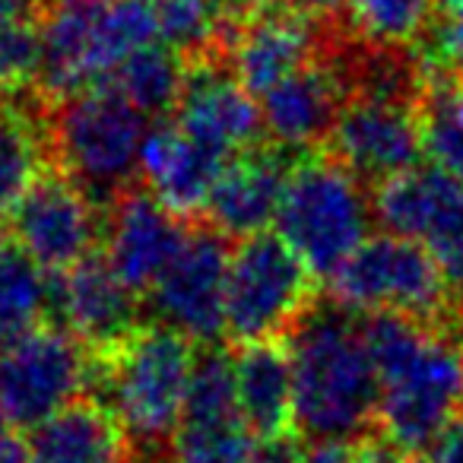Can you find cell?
Wrapping results in <instances>:
<instances>
[{
	"label": "cell",
	"instance_id": "cell-28",
	"mask_svg": "<svg viewBox=\"0 0 463 463\" xmlns=\"http://www.w3.org/2000/svg\"><path fill=\"white\" fill-rule=\"evenodd\" d=\"M39 77V29L0 26V99L16 96Z\"/></svg>",
	"mask_w": 463,
	"mask_h": 463
},
{
	"label": "cell",
	"instance_id": "cell-17",
	"mask_svg": "<svg viewBox=\"0 0 463 463\" xmlns=\"http://www.w3.org/2000/svg\"><path fill=\"white\" fill-rule=\"evenodd\" d=\"M52 311L92 355L121 346L140 327L137 296L115 277L109 260L90 258L58 273L52 286Z\"/></svg>",
	"mask_w": 463,
	"mask_h": 463
},
{
	"label": "cell",
	"instance_id": "cell-21",
	"mask_svg": "<svg viewBox=\"0 0 463 463\" xmlns=\"http://www.w3.org/2000/svg\"><path fill=\"white\" fill-rule=\"evenodd\" d=\"M235 391L245 425L260 444H277L296 431V391L286 340L245 343L232 355Z\"/></svg>",
	"mask_w": 463,
	"mask_h": 463
},
{
	"label": "cell",
	"instance_id": "cell-18",
	"mask_svg": "<svg viewBox=\"0 0 463 463\" xmlns=\"http://www.w3.org/2000/svg\"><path fill=\"white\" fill-rule=\"evenodd\" d=\"M346 99L349 90L340 64L317 58L315 64L260 96L264 134L283 149L311 153V146L330 140Z\"/></svg>",
	"mask_w": 463,
	"mask_h": 463
},
{
	"label": "cell",
	"instance_id": "cell-16",
	"mask_svg": "<svg viewBox=\"0 0 463 463\" xmlns=\"http://www.w3.org/2000/svg\"><path fill=\"white\" fill-rule=\"evenodd\" d=\"M172 121L225 159L254 149L264 134L260 105L219 58H203L194 64Z\"/></svg>",
	"mask_w": 463,
	"mask_h": 463
},
{
	"label": "cell",
	"instance_id": "cell-8",
	"mask_svg": "<svg viewBox=\"0 0 463 463\" xmlns=\"http://www.w3.org/2000/svg\"><path fill=\"white\" fill-rule=\"evenodd\" d=\"M315 305V277L273 232L232 248L225 292V336L232 343L283 340Z\"/></svg>",
	"mask_w": 463,
	"mask_h": 463
},
{
	"label": "cell",
	"instance_id": "cell-38",
	"mask_svg": "<svg viewBox=\"0 0 463 463\" xmlns=\"http://www.w3.org/2000/svg\"><path fill=\"white\" fill-rule=\"evenodd\" d=\"M460 410H463V387H460Z\"/></svg>",
	"mask_w": 463,
	"mask_h": 463
},
{
	"label": "cell",
	"instance_id": "cell-22",
	"mask_svg": "<svg viewBox=\"0 0 463 463\" xmlns=\"http://www.w3.org/2000/svg\"><path fill=\"white\" fill-rule=\"evenodd\" d=\"M128 441L99 400H80L29 438V463H130Z\"/></svg>",
	"mask_w": 463,
	"mask_h": 463
},
{
	"label": "cell",
	"instance_id": "cell-7",
	"mask_svg": "<svg viewBox=\"0 0 463 463\" xmlns=\"http://www.w3.org/2000/svg\"><path fill=\"white\" fill-rule=\"evenodd\" d=\"M330 296L355 315L387 311L431 327L457 305L435 258L422 245L391 232L368 239L330 277Z\"/></svg>",
	"mask_w": 463,
	"mask_h": 463
},
{
	"label": "cell",
	"instance_id": "cell-10",
	"mask_svg": "<svg viewBox=\"0 0 463 463\" xmlns=\"http://www.w3.org/2000/svg\"><path fill=\"white\" fill-rule=\"evenodd\" d=\"M232 248L213 225L187 232L184 245L149 292V305L162 327L191 343H213L225 336V292H229Z\"/></svg>",
	"mask_w": 463,
	"mask_h": 463
},
{
	"label": "cell",
	"instance_id": "cell-37",
	"mask_svg": "<svg viewBox=\"0 0 463 463\" xmlns=\"http://www.w3.org/2000/svg\"><path fill=\"white\" fill-rule=\"evenodd\" d=\"M225 4H229V7H232V4H245V7H248V4H251V0H225Z\"/></svg>",
	"mask_w": 463,
	"mask_h": 463
},
{
	"label": "cell",
	"instance_id": "cell-5",
	"mask_svg": "<svg viewBox=\"0 0 463 463\" xmlns=\"http://www.w3.org/2000/svg\"><path fill=\"white\" fill-rule=\"evenodd\" d=\"M48 134L61 172L96 203L111 206L140 175L149 124L121 92L96 86L58 102Z\"/></svg>",
	"mask_w": 463,
	"mask_h": 463
},
{
	"label": "cell",
	"instance_id": "cell-26",
	"mask_svg": "<svg viewBox=\"0 0 463 463\" xmlns=\"http://www.w3.org/2000/svg\"><path fill=\"white\" fill-rule=\"evenodd\" d=\"M343 14L362 45L406 52L435 26V0H346Z\"/></svg>",
	"mask_w": 463,
	"mask_h": 463
},
{
	"label": "cell",
	"instance_id": "cell-25",
	"mask_svg": "<svg viewBox=\"0 0 463 463\" xmlns=\"http://www.w3.org/2000/svg\"><path fill=\"white\" fill-rule=\"evenodd\" d=\"M187 73L191 71H187V64H184V54L162 45V42H156V45H146L137 54H130V58L111 73L105 86L121 92L140 115L162 118L178 109Z\"/></svg>",
	"mask_w": 463,
	"mask_h": 463
},
{
	"label": "cell",
	"instance_id": "cell-33",
	"mask_svg": "<svg viewBox=\"0 0 463 463\" xmlns=\"http://www.w3.org/2000/svg\"><path fill=\"white\" fill-rule=\"evenodd\" d=\"M359 463H416V457L406 454V450L397 448V444H391L387 438H381V441L362 444Z\"/></svg>",
	"mask_w": 463,
	"mask_h": 463
},
{
	"label": "cell",
	"instance_id": "cell-11",
	"mask_svg": "<svg viewBox=\"0 0 463 463\" xmlns=\"http://www.w3.org/2000/svg\"><path fill=\"white\" fill-rule=\"evenodd\" d=\"M222 54L235 80L260 99L321 58V29L283 0H251L232 14Z\"/></svg>",
	"mask_w": 463,
	"mask_h": 463
},
{
	"label": "cell",
	"instance_id": "cell-24",
	"mask_svg": "<svg viewBox=\"0 0 463 463\" xmlns=\"http://www.w3.org/2000/svg\"><path fill=\"white\" fill-rule=\"evenodd\" d=\"M48 270L35 264L10 235H0V343L42 327L52 311Z\"/></svg>",
	"mask_w": 463,
	"mask_h": 463
},
{
	"label": "cell",
	"instance_id": "cell-27",
	"mask_svg": "<svg viewBox=\"0 0 463 463\" xmlns=\"http://www.w3.org/2000/svg\"><path fill=\"white\" fill-rule=\"evenodd\" d=\"M419 115H422L425 153L444 172L463 178V73L425 77L419 92Z\"/></svg>",
	"mask_w": 463,
	"mask_h": 463
},
{
	"label": "cell",
	"instance_id": "cell-31",
	"mask_svg": "<svg viewBox=\"0 0 463 463\" xmlns=\"http://www.w3.org/2000/svg\"><path fill=\"white\" fill-rule=\"evenodd\" d=\"M296 463H359V448L353 441H311Z\"/></svg>",
	"mask_w": 463,
	"mask_h": 463
},
{
	"label": "cell",
	"instance_id": "cell-12",
	"mask_svg": "<svg viewBox=\"0 0 463 463\" xmlns=\"http://www.w3.org/2000/svg\"><path fill=\"white\" fill-rule=\"evenodd\" d=\"M260 441L239 410L235 365L219 346L197 353L181 422L172 435V463H251Z\"/></svg>",
	"mask_w": 463,
	"mask_h": 463
},
{
	"label": "cell",
	"instance_id": "cell-30",
	"mask_svg": "<svg viewBox=\"0 0 463 463\" xmlns=\"http://www.w3.org/2000/svg\"><path fill=\"white\" fill-rule=\"evenodd\" d=\"M419 457V463H463V419H454Z\"/></svg>",
	"mask_w": 463,
	"mask_h": 463
},
{
	"label": "cell",
	"instance_id": "cell-15",
	"mask_svg": "<svg viewBox=\"0 0 463 463\" xmlns=\"http://www.w3.org/2000/svg\"><path fill=\"white\" fill-rule=\"evenodd\" d=\"M105 260L134 296H149L187 239L184 219L149 191H128L105 213Z\"/></svg>",
	"mask_w": 463,
	"mask_h": 463
},
{
	"label": "cell",
	"instance_id": "cell-23",
	"mask_svg": "<svg viewBox=\"0 0 463 463\" xmlns=\"http://www.w3.org/2000/svg\"><path fill=\"white\" fill-rule=\"evenodd\" d=\"M52 134L23 105H0V225L10 222L29 187L48 172Z\"/></svg>",
	"mask_w": 463,
	"mask_h": 463
},
{
	"label": "cell",
	"instance_id": "cell-20",
	"mask_svg": "<svg viewBox=\"0 0 463 463\" xmlns=\"http://www.w3.org/2000/svg\"><path fill=\"white\" fill-rule=\"evenodd\" d=\"M232 159L187 137L175 121L149 128L140 156V178L146 191L175 216L206 213L210 194Z\"/></svg>",
	"mask_w": 463,
	"mask_h": 463
},
{
	"label": "cell",
	"instance_id": "cell-32",
	"mask_svg": "<svg viewBox=\"0 0 463 463\" xmlns=\"http://www.w3.org/2000/svg\"><path fill=\"white\" fill-rule=\"evenodd\" d=\"M54 0H0V26H33Z\"/></svg>",
	"mask_w": 463,
	"mask_h": 463
},
{
	"label": "cell",
	"instance_id": "cell-3",
	"mask_svg": "<svg viewBox=\"0 0 463 463\" xmlns=\"http://www.w3.org/2000/svg\"><path fill=\"white\" fill-rule=\"evenodd\" d=\"M197 343L162 324L137 327L121 346L96 355L99 403L111 412L128 441L130 457L156 463L172 448V435L181 422L187 387L197 365Z\"/></svg>",
	"mask_w": 463,
	"mask_h": 463
},
{
	"label": "cell",
	"instance_id": "cell-14",
	"mask_svg": "<svg viewBox=\"0 0 463 463\" xmlns=\"http://www.w3.org/2000/svg\"><path fill=\"white\" fill-rule=\"evenodd\" d=\"M327 143L330 156L353 175L384 184L416 168L425 153L419 99L355 92L343 105Z\"/></svg>",
	"mask_w": 463,
	"mask_h": 463
},
{
	"label": "cell",
	"instance_id": "cell-1",
	"mask_svg": "<svg viewBox=\"0 0 463 463\" xmlns=\"http://www.w3.org/2000/svg\"><path fill=\"white\" fill-rule=\"evenodd\" d=\"M292 359L296 435L355 441L378 425V372L362 315L340 302H315L283 336Z\"/></svg>",
	"mask_w": 463,
	"mask_h": 463
},
{
	"label": "cell",
	"instance_id": "cell-6",
	"mask_svg": "<svg viewBox=\"0 0 463 463\" xmlns=\"http://www.w3.org/2000/svg\"><path fill=\"white\" fill-rule=\"evenodd\" d=\"M96 378V355L67 327L42 324L0 343V425L35 431L83 400Z\"/></svg>",
	"mask_w": 463,
	"mask_h": 463
},
{
	"label": "cell",
	"instance_id": "cell-9",
	"mask_svg": "<svg viewBox=\"0 0 463 463\" xmlns=\"http://www.w3.org/2000/svg\"><path fill=\"white\" fill-rule=\"evenodd\" d=\"M374 222L435 258L454 302H463V178L416 165L374 191Z\"/></svg>",
	"mask_w": 463,
	"mask_h": 463
},
{
	"label": "cell",
	"instance_id": "cell-19",
	"mask_svg": "<svg viewBox=\"0 0 463 463\" xmlns=\"http://www.w3.org/2000/svg\"><path fill=\"white\" fill-rule=\"evenodd\" d=\"M292 162L277 149H248L222 168L206 203V216L225 239H254L277 222Z\"/></svg>",
	"mask_w": 463,
	"mask_h": 463
},
{
	"label": "cell",
	"instance_id": "cell-35",
	"mask_svg": "<svg viewBox=\"0 0 463 463\" xmlns=\"http://www.w3.org/2000/svg\"><path fill=\"white\" fill-rule=\"evenodd\" d=\"M298 450L296 444L286 438V441H277V444H260L258 457L251 463H296Z\"/></svg>",
	"mask_w": 463,
	"mask_h": 463
},
{
	"label": "cell",
	"instance_id": "cell-36",
	"mask_svg": "<svg viewBox=\"0 0 463 463\" xmlns=\"http://www.w3.org/2000/svg\"><path fill=\"white\" fill-rule=\"evenodd\" d=\"M283 4H289V7L302 10V14H308V16H317V14H334L346 0H283Z\"/></svg>",
	"mask_w": 463,
	"mask_h": 463
},
{
	"label": "cell",
	"instance_id": "cell-13",
	"mask_svg": "<svg viewBox=\"0 0 463 463\" xmlns=\"http://www.w3.org/2000/svg\"><path fill=\"white\" fill-rule=\"evenodd\" d=\"M7 225L10 239L54 277L90 260L105 235V216L96 200L54 168L29 187Z\"/></svg>",
	"mask_w": 463,
	"mask_h": 463
},
{
	"label": "cell",
	"instance_id": "cell-29",
	"mask_svg": "<svg viewBox=\"0 0 463 463\" xmlns=\"http://www.w3.org/2000/svg\"><path fill=\"white\" fill-rule=\"evenodd\" d=\"M435 48L448 71L463 73V0H435Z\"/></svg>",
	"mask_w": 463,
	"mask_h": 463
},
{
	"label": "cell",
	"instance_id": "cell-2",
	"mask_svg": "<svg viewBox=\"0 0 463 463\" xmlns=\"http://www.w3.org/2000/svg\"><path fill=\"white\" fill-rule=\"evenodd\" d=\"M378 372V429L406 454H422L460 410L463 346L403 315L362 317Z\"/></svg>",
	"mask_w": 463,
	"mask_h": 463
},
{
	"label": "cell",
	"instance_id": "cell-34",
	"mask_svg": "<svg viewBox=\"0 0 463 463\" xmlns=\"http://www.w3.org/2000/svg\"><path fill=\"white\" fill-rule=\"evenodd\" d=\"M0 463H29V441H23L20 431L0 429Z\"/></svg>",
	"mask_w": 463,
	"mask_h": 463
},
{
	"label": "cell",
	"instance_id": "cell-4",
	"mask_svg": "<svg viewBox=\"0 0 463 463\" xmlns=\"http://www.w3.org/2000/svg\"><path fill=\"white\" fill-rule=\"evenodd\" d=\"M374 197L359 175L327 153H302L292 162L277 235L296 251L311 277L330 279L372 235Z\"/></svg>",
	"mask_w": 463,
	"mask_h": 463
}]
</instances>
